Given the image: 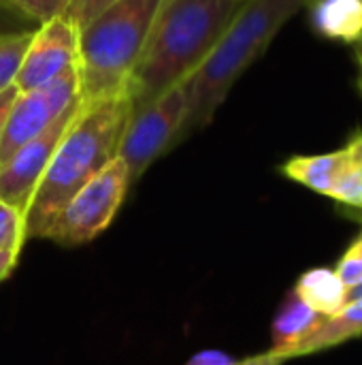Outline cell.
<instances>
[{"label": "cell", "mask_w": 362, "mask_h": 365, "mask_svg": "<svg viewBox=\"0 0 362 365\" xmlns=\"http://www.w3.org/2000/svg\"><path fill=\"white\" fill-rule=\"evenodd\" d=\"M79 103L68 107L45 133L23 143L15 154H11L0 165V201L28 214L30 199L45 175V169L68 128Z\"/></svg>", "instance_id": "obj_9"}, {"label": "cell", "mask_w": 362, "mask_h": 365, "mask_svg": "<svg viewBox=\"0 0 362 365\" xmlns=\"http://www.w3.org/2000/svg\"><path fill=\"white\" fill-rule=\"evenodd\" d=\"M79 103V75L77 68L30 92H19L9 111L2 139L0 165L15 154L23 143L45 133L68 107Z\"/></svg>", "instance_id": "obj_7"}, {"label": "cell", "mask_w": 362, "mask_h": 365, "mask_svg": "<svg viewBox=\"0 0 362 365\" xmlns=\"http://www.w3.org/2000/svg\"><path fill=\"white\" fill-rule=\"evenodd\" d=\"M284 364H288V359H286L282 353L273 351V349H269V351H265V353H258V355H252V357H245V359H241V361H235V365H284Z\"/></svg>", "instance_id": "obj_23"}, {"label": "cell", "mask_w": 362, "mask_h": 365, "mask_svg": "<svg viewBox=\"0 0 362 365\" xmlns=\"http://www.w3.org/2000/svg\"><path fill=\"white\" fill-rule=\"evenodd\" d=\"M335 169H337V152L333 150L322 154L290 156L280 167V173L294 184H301L322 197H329L335 180Z\"/></svg>", "instance_id": "obj_15"}, {"label": "cell", "mask_w": 362, "mask_h": 365, "mask_svg": "<svg viewBox=\"0 0 362 365\" xmlns=\"http://www.w3.org/2000/svg\"><path fill=\"white\" fill-rule=\"evenodd\" d=\"M32 34L34 32L0 38V92L15 86V77L19 73V66L23 62Z\"/></svg>", "instance_id": "obj_17"}, {"label": "cell", "mask_w": 362, "mask_h": 365, "mask_svg": "<svg viewBox=\"0 0 362 365\" xmlns=\"http://www.w3.org/2000/svg\"><path fill=\"white\" fill-rule=\"evenodd\" d=\"M79 66V28L66 17H53L38 26L15 77L19 92H30Z\"/></svg>", "instance_id": "obj_8"}, {"label": "cell", "mask_w": 362, "mask_h": 365, "mask_svg": "<svg viewBox=\"0 0 362 365\" xmlns=\"http://www.w3.org/2000/svg\"><path fill=\"white\" fill-rule=\"evenodd\" d=\"M324 321L318 312H314L294 291H290L284 302L280 304L273 325H271V338H273V351L282 353L288 361L294 357V349L303 344Z\"/></svg>", "instance_id": "obj_10"}, {"label": "cell", "mask_w": 362, "mask_h": 365, "mask_svg": "<svg viewBox=\"0 0 362 365\" xmlns=\"http://www.w3.org/2000/svg\"><path fill=\"white\" fill-rule=\"evenodd\" d=\"M337 276L341 278V282L352 291L362 284V231L358 237L348 246V250L341 255V259L335 265Z\"/></svg>", "instance_id": "obj_18"}, {"label": "cell", "mask_w": 362, "mask_h": 365, "mask_svg": "<svg viewBox=\"0 0 362 365\" xmlns=\"http://www.w3.org/2000/svg\"><path fill=\"white\" fill-rule=\"evenodd\" d=\"M292 291L320 317H333L348 304L350 289L341 282L335 269L316 267L301 274Z\"/></svg>", "instance_id": "obj_14"}, {"label": "cell", "mask_w": 362, "mask_h": 365, "mask_svg": "<svg viewBox=\"0 0 362 365\" xmlns=\"http://www.w3.org/2000/svg\"><path fill=\"white\" fill-rule=\"evenodd\" d=\"M186 109V88L177 86L130 113L117 152L128 169L130 184H137L162 154L181 141Z\"/></svg>", "instance_id": "obj_6"}, {"label": "cell", "mask_w": 362, "mask_h": 365, "mask_svg": "<svg viewBox=\"0 0 362 365\" xmlns=\"http://www.w3.org/2000/svg\"><path fill=\"white\" fill-rule=\"evenodd\" d=\"M117 0H70L68 9H66V17L77 26L83 28L87 21H92L98 13H102L105 9H109L111 4H115Z\"/></svg>", "instance_id": "obj_21"}, {"label": "cell", "mask_w": 362, "mask_h": 365, "mask_svg": "<svg viewBox=\"0 0 362 365\" xmlns=\"http://www.w3.org/2000/svg\"><path fill=\"white\" fill-rule=\"evenodd\" d=\"M245 0H160L126 81L132 111L183 86L213 51Z\"/></svg>", "instance_id": "obj_1"}, {"label": "cell", "mask_w": 362, "mask_h": 365, "mask_svg": "<svg viewBox=\"0 0 362 365\" xmlns=\"http://www.w3.org/2000/svg\"><path fill=\"white\" fill-rule=\"evenodd\" d=\"M6 2L19 9L30 19H34L38 26L53 17L66 15V9L70 4V0H6Z\"/></svg>", "instance_id": "obj_19"}, {"label": "cell", "mask_w": 362, "mask_h": 365, "mask_svg": "<svg viewBox=\"0 0 362 365\" xmlns=\"http://www.w3.org/2000/svg\"><path fill=\"white\" fill-rule=\"evenodd\" d=\"M132 103L126 92L81 103L64 130L26 214L28 240H43L64 203L117 158Z\"/></svg>", "instance_id": "obj_2"}, {"label": "cell", "mask_w": 362, "mask_h": 365, "mask_svg": "<svg viewBox=\"0 0 362 365\" xmlns=\"http://www.w3.org/2000/svg\"><path fill=\"white\" fill-rule=\"evenodd\" d=\"M362 336V297L350 299L337 314L326 317L320 327L294 349V359L305 355H316L329 349H335L339 344H346L354 338Z\"/></svg>", "instance_id": "obj_13"}, {"label": "cell", "mask_w": 362, "mask_h": 365, "mask_svg": "<svg viewBox=\"0 0 362 365\" xmlns=\"http://www.w3.org/2000/svg\"><path fill=\"white\" fill-rule=\"evenodd\" d=\"M26 242H28L26 214L0 201V252H13L21 257Z\"/></svg>", "instance_id": "obj_16"}, {"label": "cell", "mask_w": 362, "mask_h": 365, "mask_svg": "<svg viewBox=\"0 0 362 365\" xmlns=\"http://www.w3.org/2000/svg\"><path fill=\"white\" fill-rule=\"evenodd\" d=\"M186 365H235V359L230 355H226L224 351L218 349H205L196 355H192Z\"/></svg>", "instance_id": "obj_22"}, {"label": "cell", "mask_w": 362, "mask_h": 365, "mask_svg": "<svg viewBox=\"0 0 362 365\" xmlns=\"http://www.w3.org/2000/svg\"><path fill=\"white\" fill-rule=\"evenodd\" d=\"M130 186L128 169L117 156L64 203L43 240L64 248L94 242L117 216Z\"/></svg>", "instance_id": "obj_5"}, {"label": "cell", "mask_w": 362, "mask_h": 365, "mask_svg": "<svg viewBox=\"0 0 362 365\" xmlns=\"http://www.w3.org/2000/svg\"><path fill=\"white\" fill-rule=\"evenodd\" d=\"M160 0H117L79 28V101L126 92Z\"/></svg>", "instance_id": "obj_4"}, {"label": "cell", "mask_w": 362, "mask_h": 365, "mask_svg": "<svg viewBox=\"0 0 362 365\" xmlns=\"http://www.w3.org/2000/svg\"><path fill=\"white\" fill-rule=\"evenodd\" d=\"M314 30L331 41L356 45L362 36V0H309Z\"/></svg>", "instance_id": "obj_11"}, {"label": "cell", "mask_w": 362, "mask_h": 365, "mask_svg": "<svg viewBox=\"0 0 362 365\" xmlns=\"http://www.w3.org/2000/svg\"><path fill=\"white\" fill-rule=\"evenodd\" d=\"M335 152L337 169L329 199L354 212L362 220V128H356Z\"/></svg>", "instance_id": "obj_12"}, {"label": "cell", "mask_w": 362, "mask_h": 365, "mask_svg": "<svg viewBox=\"0 0 362 365\" xmlns=\"http://www.w3.org/2000/svg\"><path fill=\"white\" fill-rule=\"evenodd\" d=\"M19 90L15 86L6 88L0 92V139H2V130H4V124H6V118H9V111L13 107V101L17 98Z\"/></svg>", "instance_id": "obj_24"}, {"label": "cell", "mask_w": 362, "mask_h": 365, "mask_svg": "<svg viewBox=\"0 0 362 365\" xmlns=\"http://www.w3.org/2000/svg\"><path fill=\"white\" fill-rule=\"evenodd\" d=\"M38 24L23 15L19 9L9 4L6 0H0V38L13 36V34H30L36 32Z\"/></svg>", "instance_id": "obj_20"}, {"label": "cell", "mask_w": 362, "mask_h": 365, "mask_svg": "<svg viewBox=\"0 0 362 365\" xmlns=\"http://www.w3.org/2000/svg\"><path fill=\"white\" fill-rule=\"evenodd\" d=\"M309 0H245L213 51L183 83L186 124L181 141L209 126L237 79L267 51L277 32Z\"/></svg>", "instance_id": "obj_3"}, {"label": "cell", "mask_w": 362, "mask_h": 365, "mask_svg": "<svg viewBox=\"0 0 362 365\" xmlns=\"http://www.w3.org/2000/svg\"><path fill=\"white\" fill-rule=\"evenodd\" d=\"M361 66V73H358V90H361L362 94V64H358Z\"/></svg>", "instance_id": "obj_27"}, {"label": "cell", "mask_w": 362, "mask_h": 365, "mask_svg": "<svg viewBox=\"0 0 362 365\" xmlns=\"http://www.w3.org/2000/svg\"><path fill=\"white\" fill-rule=\"evenodd\" d=\"M19 255H13V252H0V284L4 280H9L13 276V272L17 269L19 265Z\"/></svg>", "instance_id": "obj_25"}, {"label": "cell", "mask_w": 362, "mask_h": 365, "mask_svg": "<svg viewBox=\"0 0 362 365\" xmlns=\"http://www.w3.org/2000/svg\"><path fill=\"white\" fill-rule=\"evenodd\" d=\"M354 53H356V60H358V64H362V36H361V41L354 45Z\"/></svg>", "instance_id": "obj_26"}]
</instances>
